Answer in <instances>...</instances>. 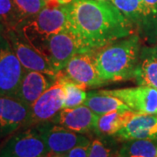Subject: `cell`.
I'll use <instances>...</instances> for the list:
<instances>
[{"label": "cell", "mask_w": 157, "mask_h": 157, "mask_svg": "<svg viewBox=\"0 0 157 157\" xmlns=\"http://www.w3.org/2000/svg\"><path fill=\"white\" fill-rule=\"evenodd\" d=\"M67 8L68 30L85 52H94L135 33L111 1L73 0Z\"/></svg>", "instance_id": "cell-1"}, {"label": "cell", "mask_w": 157, "mask_h": 157, "mask_svg": "<svg viewBox=\"0 0 157 157\" xmlns=\"http://www.w3.org/2000/svg\"><path fill=\"white\" fill-rule=\"evenodd\" d=\"M140 39L134 33L94 52L97 71L107 84L134 78L141 49Z\"/></svg>", "instance_id": "cell-2"}, {"label": "cell", "mask_w": 157, "mask_h": 157, "mask_svg": "<svg viewBox=\"0 0 157 157\" xmlns=\"http://www.w3.org/2000/svg\"><path fill=\"white\" fill-rule=\"evenodd\" d=\"M65 30H68L67 5H60L57 0L46 1L44 9L24 20L17 28L23 38L40 53L52 36Z\"/></svg>", "instance_id": "cell-3"}, {"label": "cell", "mask_w": 157, "mask_h": 157, "mask_svg": "<svg viewBox=\"0 0 157 157\" xmlns=\"http://www.w3.org/2000/svg\"><path fill=\"white\" fill-rule=\"evenodd\" d=\"M49 152L35 127L9 135L0 145V157H43Z\"/></svg>", "instance_id": "cell-4"}, {"label": "cell", "mask_w": 157, "mask_h": 157, "mask_svg": "<svg viewBox=\"0 0 157 157\" xmlns=\"http://www.w3.org/2000/svg\"><path fill=\"white\" fill-rule=\"evenodd\" d=\"M25 73L4 30L0 35V94L15 96Z\"/></svg>", "instance_id": "cell-5"}, {"label": "cell", "mask_w": 157, "mask_h": 157, "mask_svg": "<svg viewBox=\"0 0 157 157\" xmlns=\"http://www.w3.org/2000/svg\"><path fill=\"white\" fill-rule=\"evenodd\" d=\"M58 75L70 79L85 90L107 84L97 71L93 51L75 54Z\"/></svg>", "instance_id": "cell-6"}, {"label": "cell", "mask_w": 157, "mask_h": 157, "mask_svg": "<svg viewBox=\"0 0 157 157\" xmlns=\"http://www.w3.org/2000/svg\"><path fill=\"white\" fill-rule=\"evenodd\" d=\"M82 52L85 51L73 34L69 30H65L52 36L45 42L41 54L59 73L75 54Z\"/></svg>", "instance_id": "cell-7"}, {"label": "cell", "mask_w": 157, "mask_h": 157, "mask_svg": "<svg viewBox=\"0 0 157 157\" xmlns=\"http://www.w3.org/2000/svg\"><path fill=\"white\" fill-rule=\"evenodd\" d=\"M35 128L42 136L49 154L64 155L75 147L90 144L92 141L83 134L51 121L35 126Z\"/></svg>", "instance_id": "cell-8"}, {"label": "cell", "mask_w": 157, "mask_h": 157, "mask_svg": "<svg viewBox=\"0 0 157 157\" xmlns=\"http://www.w3.org/2000/svg\"><path fill=\"white\" fill-rule=\"evenodd\" d=\"M63 86L60 79L57 78L56 81L30 107L27 128L52 121L57 113L63 109Z\"/></svg>", "instance_id": "cell-9"}, {"label": "cell", "mask_w": 157, "mask_h": 157, "mask_svg": "<svg viewBox=\"0 0 157 157\" xmlns=\"http://www.w3.org/2000/svg\"><path fill=\"white\" fill-rule=\"evenodd\" d=\"M5 34L17 59L26 71H37L57 78L58 73L40 52L29 44L17 31L6 29Z\"/></svg>", "instance_id": "cell-10"}, {"label": "cell", "mask_w": 157, "mask_h": 157, "mask_svg": "<svg viewBox=\"0 0 157 157\" xmlns=\"http://www.w3.org/2000/svg\"><path fill=\"white\" fill-rule=\"evenodd\" d=\"M30 107L15 96L0 94V136H9L26 128Z\"/></svg>", "instance_id": "cell-11"}, {"label": "cell", "mask_w": 157, "mask_h": 157, "mask_svg": "<svg viewBox=\"0 0 157 157\" xmlns=\"http://www.w3.org/2000/svg\"><path fill=\"white\" fill-rule=\"evenodd\" d=\"M101 92L114 96L138 113L157 114V89L147 86L127 87L113 90H101Z\"/></svg>", "instance_id": "cell-12"}, {"label": "cell", "mask_w": 157, "mask_h": 157, "mask_svg": "<svg viewBox=\"0 0 157 157\" xmlns=\"http://www.w3.org/2000/svg\"><path fill=\"white\" fill-rule=\"evenodd\" d=\"M97 118L98 115L89 107L80 105L73 108H63L51 122L85 135L95 130Z\"/></svg>", "instance_id": "cell-13"}, {"label": "cell", "mask_w": 157, "mask_h": 157, "mask_svg": "<svg viewBox=\"0 0 157 157\" xmlns=\"http://www.w3.org/2000/svg\"><path fill=\"white\" fill-rule=\"evenodd\" d=\"M114 136L123 141L137 139L157 140V114L135 113Z\"/></svg>", "instance_id": "cell-14"}, {"label": "cell", "mask_w": 157, "mask_h": 157, "mask_svg": "<svg viewBox=\"0 0 157 157\" xmlns=\"http://www.w3.org/2000/svg\"><path fill=\"white\" fill-rule=\"evenodd\" d=\"M56 79L55 77L41 72L26 71L15 97L31 107L40 95L56 81Z\"/></svg>", "instance_id": "cell-15"}, {"label": "cell", "mask_w": 157, "mask_h": 157, "mask_svg": "<svg viewBox=\"0 0 157 157\" xmlns=\"http://www.w3.org/2000/svg\"><path fill=\"white\" fill-rule=\"evenodd\" d=\"M134 78L139 86L157 89V47L140 49Z\"/></svg>", "instance_id": "cell-16"}, {"label": "cell", "mask_w": 157, "mask_h": 157, "mask_svg": "<svg viewBox=\"0 0 157 157\" xmlns=\"http://www.w3.org/2000/svg\"><path fill=\"white\" fill-rule=\"evenodd\" d=\"M135 112L132 110H115L98 116L95 131L98 135L114 136L130 120Z\"/></svg>", "instance_id": "cell-17"}, {"label": "cell", "mask_w": 157, "mask_h": 157, "mask_svg": "<svg viewBox=\"0 0 157 157\" xmlns=\"http://www.w3.org/2000/svg\"><path fill=\"white\" fill-rule=\"evenodd\" d=\"M96 115L101 116L115 110H128L129 107L114 96L105 94L101 91L87 93L84 104Z\"/></svg>", "instance_id": "cell-18"}, {"label": "cell", "mask_w": 157, "mask_h": 157, "mask_svg": "<svg viewBox=\"0 0 157 157\" xmlns=\"http://www.w3.org/2000/svg\"><path fill=\"white\" fill-rule=\"evenodd\" d=\"M118 157H157V140L146 139L125 140Z\"/></svg>", "instance_id": "cell-19"}, {"label": "cell", "mask_w": 157, "mask_h": 157, "mask_svg": "<svg viewBox=\"0 0 157 157\" xmlns=\"http://www.w3.org/2000/svg\"><path fill=\"white\" fill-rule=\"evenodd\" d=\"M111 2L132 25L135 33H139L143 23L142 0H111Z\"/></svg>", "instance_id": "cell-20"}, {"label": "cell", "mask_w": 157, "mask_h": 157, "mask_svg": "<svg viewBox=\"0 0 157 157\" xmlns=\"http://www.w3.org/2000/svg\"><path fill=\"white\" fill-rule=\"evenodd\" d=\"M143 23L138 33L147 41L157 39V0H142Z\"/></svg>", "instance_id": "cell-21"}, {"label": "cell", "mask_w": 157, "mask_h": 157, "mask_svg": "<svg viewBox=\"0 0 157 157\" xmlns=\"http://www.w3.org/2000/svg\"><path fill=\"white\" fill-rule=\"evenodd\" d=\"M57 78L60 79L64 90V106L63 108H73L83 105L87 94L83 88L71 81L70 79L58 75Z\"/></svg>", "instance_id": "cell-22"}, {"label": "cell", "mask_w": 157, "mask_h": 157, "mask_svg": "<svg viewBox=\"0 0 157 157\" xmlns=\"http://www.w3.org/2000/svg\"><path fill=\"white\" fill-rule=\"evenodd\" d=\"M23 22L12 0H0V24L6 29H17Z\"/></svg>", "instance_id": "cell-23"}, {"label": "cell", "mask_w": 157, "mask_h": 157, "mask_svg": "<svg viewBox=\"0 0 157 157\" xmlns=\"http://www.w3.org/2000/svg\"><path fill=\"white\" fill-rule=\"evenodd\" d=\"M17 11L22 18L25 20L34 17L46 6L45 0H12Z\"/></svg>", "instance_id": "cell-24"}, {"label": "cell", "mask_w": 157, "mask_h": 157, "mask_svg": "<svg viewBox=\"0 0 157 157\" xmlns=\"http://www.w3.org/2000/svg\"><path fill=\"white\" fill-rule=\"evenodd\" d=\"M88 157H111L110 149L99 138L91 141Z\"/></svg>", "instance_id": "cell-25"}, {"label": "cell", "mask_w": 157, "mask_h": 157, "mask_svg": "<svg viewBox=\"0 0 157 157\" xmlns=\"http://www.w3.org/2000/svg\"><path fill=\"white\" fill-rule=\"evenodd\" d=\"M90 144H85V145L75 147L62 155L64 157H88Z\"/></svg>", "instance_id": "cell-26"}, {"label": "cell", "mask_w": 157, "mask_h": 157, "mask_svg": "<svg viewBox=\"0 0 157 157\" xmlns=\"http://www.w3.org/2000/svg\"><path fill=\"white\" fill-rule=\"evenodd\" d=\"M60 5H67V4H70L73 0H57Z\"/></svg>", "instance_id": "cell-27"}, {"label": "cell", "mask_w": 157, "mask_h": 157, "mask_svg": "<svg viewBox=\"0 0 157 157\" xmlns=\"http://www.w3.org/2000/svg\"><path fill=\"white\" fill-rule=\"evenodd\" d=\"M49 157H64L62 155H57V154H49Z\"/></svg>", "instance_id": "cell-28"}, {"label": "cell", "mask_w": 157, "mask_h": 157, "mask_svg": "<svg viewBox=\"0 0 157 157\" xmlns=\"http://www.w3.org/2000/svg\"><path fill=\"white\" fill-rule=\"evenodd\" d=\"M4 30H5V26H4V25H3L2 24H0V35L3 33Z\"/></svg>", "instance_id": "cell-29"}, {"label": "cell", "mask_w": 157, "mask_h": 157, "mask_svg": "<svg viewBox=\"0 0 157 157\" xmlns=\"http://www.w3.org/2000/svg\"><path fill=\"white\" fill-rule=\"evenodd\" d=\"M43 157H49V155H45V156H43Z\"/></svg>", "instance_id": "cell-30"}, {"label": "cell", "mask_w": 157, "mask_h": 157, "mask_svg": "<svg viewBox=\"0 0 157 157\" xmlns=\"http://www.w3.org/2000/svg\"><path fill=\"white\" fill-rule=\"evenodd\" d=\"M102 1H111V0H102Z\"/></svg>", "instance_id": "cell-31"}, {"label": "cell", "mask_w": 157, "mask_h": 157, "mask_svg": "<svg viewBox=\"0 0 157 157\" xmlns=\"http://www.w3.org/2000/svg\"><path fill=\"white\" fill-rule=\"evenodd\" d=\"M45 1H48V0H45Z\"/></svg>", "instance_id": "cell-32"}]
</instances>
